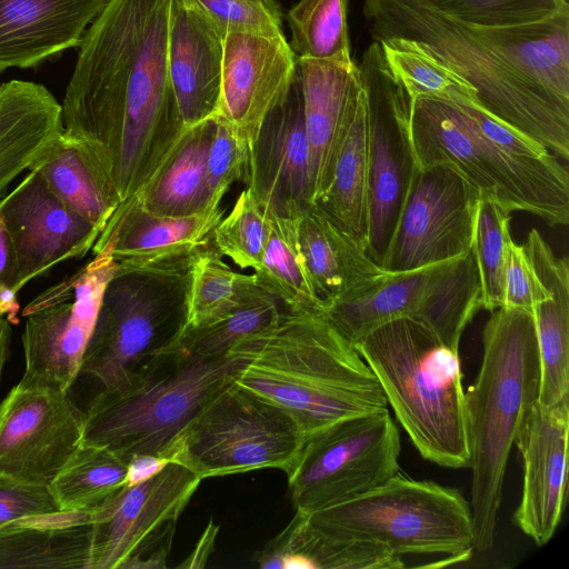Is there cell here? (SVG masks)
<instances>
[{
  "label": "cell",
  "mask_w": 569,
  "mask_h": 569,
  "mask_svg": "<svg viewBox=\"0 0 569 569\" xmlns=\"http://www.w3.org/2000/svg\"><path fill=\"white\" fill-rule=\"evenodd\" d=\"M172 0H107L84 31L61 104L63 131L102 167L122 202L189 128L168 67Z\"/></svg>",
  "instance_id": "1"
},
{
  "label": "cell",
  "mask_w": 569,
  "mask_h": 569,
  "mask_svg": "<svg viewBox=\"0 0 569 569\" xmlns=\"http://www.w3.org/2000/svg\"><path fill=\"white\" fill-rule=\"evenodd\" d=\"M373 41L426 44L477 91L480 110L569 158V14L513 27L447 16L427 0H363Z\"/></svg>",
  "instance_id": "2"
},
{
  "label": "cell",
  "mask_w": 569,
  "mask_h": 569,
  "mask_svg": "<svg viewBox=\"0 0 569 569\" xmlns=\"http://www.w3.org/2000/svg\"><path fill=\"white\" fill-rule=\"evenodd\" d=\"M229 352L243 359L233 381L287 411L306 440L348 418L388 409L377 378L323 312L287 310Z\"/></svg>",
  "instance_id": "3"
},
{
  "label": "cell",
  "mask_w": 569,
  "mask_h": 569,
  "mask_svg": "<svg viewBox=\"0 0 569 569\" xmlns=\"http://www.w3.org/2000/svg\"><path fill=\"white\" fill-rule=\"evenodd\" d=\"M482 330V359L465 391L471 469L475 549L495 540L510 450L538 401L540 363L533 317L507 307L491 311Z\"/></svg>",
  "instance_id": "4"
},
{
  "label": "cell",
  "mask_w": 569,
  "mask_h": 569,
  "mask_svg": "<svg viewBox=\"0 0 569 569\" xmlns=\"http://www.w3.org/2000/svg\"><path fill=\"white\" fill-rule=\"evenodd\" d=\"M353 346L420 456L440 467L469 468L458 350L411 318L390 321Z\"/></svg>",
  "instance_id": "5"
},
{
  "label": "cell",
  "mask_w": 569,
  "mask_h": 569,
  "mask_svg": "<svg viewBox=\"0 0 569 569\" xmlns=\"http://www.w3.org/2000/svg\"><path fill=\"white\" fill-rule=\"evenodd\" d=\"M242 365L232 352L200 357L170 347L122 385L93 396L82 443L106 448L127 463L137 456L168 459L178 435Z\"/></svg>",
  "instance_id": "6"
},
{
  "label": "cell",
  "mask_w": 569,
  "mask_h": 569,
  "mask_svg": "<svg viewBox=\"0 0 569 569\" xmlns=\"http://www.w3.org/2000/svg\"><path fill=\"white\" fill-rule=\"evenodd\" d=\"M410 133L419 167L449 166L509 212H528L550 227L568 224L569 174L556 156L515 157L480 130L466 106L435 99L411 100Z\"/></svg>",
  "instance_id": "7"
},
{
  "label": "cell",
  "mask_w": 569,
  "mask_h": 569,
  "mask_svg": "<svg viewBox=\"0 0 569 569\" xmlns=\"http://www.w3.org/2000/svg\"><path fill=\"white\" fill-rule=\"evenodd\" d=\"M300 525L322 535L376 541L405 556L470 558L475 528L470 503L455 488L416 480L400 471L351 499L302 513Z\"/></svg>",
  "instance_id": "8"
},
{
  "label": "cell",
  "mask_w": 569,
  "mask_h": 569,
  "mask_svg": "<svg viewBox=\"0 0 569 569\" xmlns=\"http://www.w3.org/2000/svg\"><path fill=\"white\" fill-rule=\"evenodd\" d=\"M189 267L139 270L116 266L79 377L96 381L98 391L110 390L172 347L186 326Z\"/></svg>",
  "instance_id": "9"
},
{
  "label": "cell",
  "mask_w": 569,
  "mask_h": 569,
  "mask_svg": "<svg viewBox=\"0 0 569 569\" xmlns=\"http://www.w3.org/2000/svg\"><path fill=\"white\" fill-rule=\"evenodd\" d=\"M306 441L287 411L232 380L187 423L168 459L201 480L260 469H279L287 477Z\"/></svg>",
  "instance_id": "10"
},
{
  "label": "cell",
  "mask_w": 569,
  "mask_h": 569,
  "mask_svg": "<svg viewBox=\"0 0 569 569\" xmlns=\"http://www.w3.org/2000/svg\"><path fill=\"white\" fill-rule=\"evenodd\" d=\"M400 451L388 409L348 418L311 437L287 476L295 511L312 512L380 486L400 471Z\"/></svg>",
  "instance_id": "11"
},
{
  "label": "cell",
  "mask_w": 569,
  "mask_h": 569,
  "mask_svg": "<svg viewBox=\"0 0 569 569\" xmlns=\"http://www.w3.org/2000/svg\"><path fill=\"white\" fill-rule=\"evenodd\" d=\"M358 67L367 102V252L382 268L418 168L411 99L391 76L379 42L369 44Z\"/></svg>",
  "instance_id": "12"
},
{
  "label": "cell",
  "mask_w": 569,
  "mask_h": 569,
  "mask_svg": "<svg viewBox=\"0 0 569 569\" xmlns=\"http://www.w3.org/2000/svg\"><path fill=\"white\" fill-rule=\"evenodd\" d=\"M76 273L37 296L22 310V385L71 391L116 262L106 243Z\"/></svg>",
  "instance_id": "13"
},
{
  "label": "cell",
  "mask_w": 569,
  "mask_h": 569,
  "mask_svg": "<svg viewBox=\"0 0 569 569\" xmlns=\"http://www.w3.org/2000/svg\"><path fill=\"white\" fill-rule=\"evenodd\" d=\"M201 481L169 462L152 478L124 487L92 523L89 569L167 568L177 522Z\"/></svg>",
  "instance_id": "14"
},
{
  "label": "cell",
  "mask_w": 569,
  "mask_h": 569,
  "mask_svg": "<svg viewBox=\"0 0 569 569\" xmlns=\"http://www.w3.org/2000/svg\"><path fill=\"white\" fill-rule=\"evenodd\" d=\"M479 198L478 190L456 169L418 166L382 268L410 271L468 252Z\"/></svg>",
  "instance_id": "15"
},
{
  "label": "cell",
  "mask_w": 569,
  "mask_h": 569,
  "mask_svg": "<svg viewBox=\"0 0 569 569\" xmlns=\"http://www.w3.org/2000/svg\"><path fill=\"white\" fill-rule=\"evenodd\" d=\"M84 422L71 391L18 382L0 403V477L49 486L82 445Z\"/></svg>",
  "instance_id": "16"
},
{
  "label": "cell",
  "mask_w": 569,
  "mask_h": 569,
  "mask_svg": "<svg viewBox=\"0 0 569 569\" xmlns=\"http://www.w3.org/2000/svg\"><path fill=\"white\" fill-rule=\"evenodd\" d=\"M0 212L12 244L9 286L16 293L52 267L84 257L101 233L68 209L36 169L0 199Z\"/></svg>",
  "instance_id": "17"
},
{
  "label": "cell",
  "mask_w": 569,
  "mask_h": 569,
  "mask_svg": "<svg viewBox=\"0 0 569 569\" xmlns=\"http://www.w3.org/2000/svg\"><path fill=\"white\" fill-rule=\"evenodd\" d=\"M297 70V58L284 33H227L213 118L249 150L267 117L287 100Z\"/></svg>",
  "instance_id": "18"
},
{
  "label": "cell",
  "mask_w": 569,
  "mask_h": 569,
  "mask_svg": "<svg viewBox=\"0 0 569 569\" xmlns=\"http://www.w3.org/2000/svg\"><path fill=\"white\" fill-rule=\"evenodd\" d=\"M569 399L553 406L538 401L527 412L515 439L522 461L516 525L538 546L555 535L565 508L568 475Z\"/></svg>",
  "instance_id": "19"
},
{
  "label": "cell",
  "mask_w": 569,
  "mask_h": 569,
  "mask_svg": "<svg viewBox=\"0 0 569 569\" xmlns=\"http://www.w3.org/2000/svg\"><path fill=\"white\" fill-rule=\"evenodd\" d=\"M309 173L310 150L297 70L287 100L267 117L248 150L244 183L267 210L300 218L312 206Z\"/></svg>",
  "instance_id": "20"
},
{
  "label": "cell",
  "mask_w": 569,
  "mask_h": 569,
  "mask_svg": "<svg viewBox=\"0 0 569 569\" xmlns=\"http://www.w3.org/2000/svg\"><path fill=\"white\" fill-rule=\"evenodd\" d=\"M223 214L218 207L183 217L156 216L130 198L111 216L92 251L108 243L116 266L122 269L188 267L212 242Z\"/></svg>",
  "instance_id": "21"
},
{
  "label": "cell",
  "mask_w": 569,
  "mask_h": 569,
  "mask_svg": "<svg viewBox=\"0 0 569 569\" xmlns=\"http://www.w3.org/2000/svg\"><path fill=\"white\" fill-rule=\"evenodd\" d=\"M303 120L310 150V199L329 187L362 81L349 59H297Z\"/></svg>",
  "instance_id": "22"
},
{
  "label": "cell",
  "mask_w": 569,
  "mask_h": 569,
  "mask_svg": "<svg viewBox=\"0 0 569 569\" xmlns=\"http://www.w3.org/2000/svg\"><path fill=\"white\" fill-rule=\"evenodd\" d=\"M107 0H0V73L78 47Z\"/></svg>",
  "instance_id": "23"
},
{
  "label": "cell",
  "mask_w": 569,
  "mask_h": 569,
  "mask_svg": "<svg viewBox=\"0 0 569 569\" xmlns=\"http://www.w3.org/2000/svg\"><path fill=\"white\" fill-rule=\"evenodd\" d=\"M223 59V38L184 0H172L168 67L186 128L216 116Z\"/></svg>",
  "instance_id": "24"
},
{
  "label": "cell",
  "mask_w": 569,
  "mask_h": 569,
  "mask_svg": "<svg viewBox=\"0 0 569 569\" xmlns=\"http://www.w3.org/2000/svg\"><path fill=\"white\" fill-rule=\"evenodd\" d=\"M522 247L549 293L533 305L540 385L538 402L553 406L569 399V262L557 257L538 230Z\"/></svg>",
  "instance_id": "25"
},
{
  "label": "cell",
  "mask_w": 569,
  "mask_h": 569,
  "mask_svg": "<svg viewBox=\"0 0 569 569\" xmlns=\"http://www.w3.org/2000/svg\"><path fill=\"white\" fill-rule=\"evenodd\" d=\"M62 130L61 104L44 86L24 80L0 84V199Z\"/></svg>",
  "instance_id": "26"
},
{
  "label": "cell",
  "mask_w": 569,
  "mask_h": 569,
  "mask_svg": "<svg viewBox=\"0 0 569 569\" xmlns=\"http://www.w3.org/2000/svg\"><path fill=\"white\" fill-rule=\"evenodd\" d=\"M433 264L385 271L365 287L327 305L323 313L352 345L379 327L400 319L421 322L427 313Z\"/></svg>",
  "instance_id": "27"
},
{
  "label": "cell",
  "mask_w": 569,
  "mask_h": 569,
  "mask_svg": "<svg viewBox=\"0 0 569 569\" xmlns=\"http://www.w3.org/2000/svg\"><path fill=\"white\" fill-rule=\"evenodd\" d=\"M299 242L312 286L325 307L386 271L313 204L299 218Z\"/></svg>",
  "instance_id": "28"
},
{
  "label": "cell",
  "mask_w": 569,
  "mask_h": 569,
  "mask_svg": "<svg viewBox=\"0 0 569 569\" xmlns=\"http://www.w3.org/2000/svg\"><path fill=\"white\" fill-rule=\"evenodd\" d=\"M32 169L71 211L103 231L120 206L119 196L98 161L63 130Z\"/></svg>",
  "instance_id": "29"
},
{
  "label": "cell",
  "mask_w": 569,
  "mask_h": 569,
  "mask_svg": "<svg viewBox=\"0 0 569 569\" xmlns=\"http://www.w3.org/2000/svg\"><path fill=\"white\" fill-rule=\"evenodd\" d=\"M212 130L213 118L186 131L156 174L132 197L146 211L183 217L212 209L207 176Z\"/></svg>",
  "instance_id": "30"
},
{
  "label": "cell",
  "mask_w": 569,
  "mask_h": 569,
  "mask_svg": "<svg viewBox=\"0 0 569 569\" xmlns=\"http://www.w3.org/2000/svg\"><path fill=\"white\" fill-rule=\"evenodd\" d=\"M367 186V102L362 86L338 154L331 182L313 206L366 250Z\"/></svg>",
  "instance_id": "31"
},
{
  "label": "cell",
  "mask_w": 569,
  "mask_h": 569,
  "mask_svg": "<svg viewBox=\"0 0 569 569\" xmlns=\"http://www.w3.org/2000/svg\"><path fill=\"white\" fill-rule=\"evenodd\" d=\"M267 293L254 274L231 269L211 242L198 252L188 270L184 329L219 321Z\"/></svg>",
  "instance_id": "32"
},
{
  "label": "cell",
  "mask_w": 569,
  "mask_h": 569,
  "mask_svg": "<svg viewBox=\"0 0 569 569\" xmlns=\"http://www.w3.org/2000/svg\"><path fill=\"white\" fill-rule=\"evenodd\" d=\"M92 523L19 526L0 531V569H89Z\"/></svg>",
  "instance_id": "33"
},
{
  "label": "cell",
  "mask_w": 569,
  "mask_h": 569,
  "mask_svg": "<svg viewBox=\"0 0 569 569\" xmlns=\"http://www.w3.org/2000/svg\"><path fill=\"white\" fill-rule=\"evenodd\" d=\"M253 274L259 287L281 300L288 311H325L300 248L299 218L269 211L268 241L261 264Z\"/></svg>",
  "instance_id": "34"
},
{
  "label": "cell",
  "mask_w": 569,
  "mask_h": 569,
  "mask_svg": "<svg viewBox=\"0 0 569 569\" xmlns=\"http://www.w3.org/2000/svg\"><path fill=\"white\" fill-rule=\"evenodd\" d=\"M379 43L391 76L411 100L435 99L480 110L476 89L426 44L405 38H388Z\"/></svg>",
  "instance_id": "35"
},
{
  "label": "cell",
  "mask_w": 569,
  "mask_h": 569,
  "mask_svg": "<svg viewBox=\"0 0 569 569\" xmlns=\"http://www.w3.org/2000/svg\"><path fill=\"white\" fill-rule=\"evenodd\" d=\"M128 463L110 450L82 443L49 488L60 511L100 509L126 487Z\"/></svg>",
  "instance_id": "36"
},
{
  "label": "cell",
  "mask_w": 569,
  "mask_h": 569,
  "mask_svg": "<svg viewBox=\"0 0 569 569\" xmlns=\"http://www.w3.org/2000/svg\"><path fill=\"white\" fill-rule=\"evenodd\" d=\"M348 8L349 0H298L286 16L296 58H351Z\"/></svg>",
  "instance_id": "37"
},
{
  "label": "cell",
  "mask_w": 569,
  "mask_h": 569,
  "mask_svg": "<svg viewBox=\"0 0 569 569\" xmlns=\"http://www.w3.org/2000/svg\"><path fill=\"white\" fill-rule=\"evenodd\" d=\"M288 555H300L311 569H400L403 558L376 541L322 535L303 528L297 516L283 529Z\"/></svg>",
  "instance_id": "38"
},
{
  "label": "cell",
  "mask_w": 569,
  "mask_h": 569,
  "mask_svg": "<svg viewBox=\"0 0 569 569\" xmlns=\"http://www.w3.org/2000/svg\"><path fill=\"white\" fill-rule=\"evenodd\" d=\"M510 212L491 199L480 197L475 222L472 251L477 261L482 309L503 307L506 271L511 243Z\"/></svg>",
  "instance_id": "39"
},
{
  "label": "cell",
  "mask_w": 569,
  "mask_h": 569,
  "mask_svg": "<svg viewBox=\"0 0 569 569\" xmlns=\"http://www.w3.org/2000/svg\"><path fill=\"white\" fill-rule=\"evenodd\" d=\"M269 234V211L249 188L238 197L233 208L212 232L217 251L240 269L257 271L261 264Z\"/></svg>",
  "instance_id": "40"
},
{
  "label": "cell",
  "mask_w": 569,
  "mask_h": 569,
  "mask_svg": "<svg viewBox=\"0 0 569 569\" xmlns=\"http://www.w3.org/2000/svg\"><path fill=\"white\" fill-rule=\"evenodd\" d=\"M281 313L278 300L267 293L219 321L184 329L172 347L200 357L224 356L242 339L274 325Z\"/></svg>",
  "instance_id": "41"
},
{
  "label": "cell",
  "mask_w": 569,
  "mask_h": 569,
  "mask_svg": "<svg viewBox=\"0 0 569 569\" xmlns=\"http://www.w3.org/2000/svg\"><path fill=\"white\" fill-rule=\"evenodd\" d=\"M427 1L447 16L483 27H513L569 14L567 0Z\"/></svg>",
  "instance_id": "42"
},
{
  "label": "cell",
  "mask_w": 569,
  "mask_h": 569,
  "mask_svg": "<svg viewBox=\"0 0 569 569\" xmlns=\"http://www.w3.org/2000/svg\"><path fill=\"white\" fill-rule=\"evenodd\" d=\"M222 38L230 32L283 33V13L276 0H184Z\"/></svg>",
  "instance_id": "43"
},
{
  "label": "cell",
  "mask_w": 569,
  "mask_h": 569,
  "mask_svg": "<svg viewBox=\"0 0 569 569\" xmlns=\"http://www.w3.org/2000/svg\"><path fill=\"white\" fill-rule=\"evenodd\" d=\"M247 163V147L224 123L213 118L207 160L210 208L220 207L222 198L234 182H244Z\"/></svg>",
  "instance_id": "44"
},
{
  "label": "cell",
  "mask_w": 569,
  "mask_h": 569,
  "mask_svg": "<svg viewBox=\"0 0 569 569\" xmlns=\"http://www.w3.org/2000/svg\"><path fill=\"white\" fill-rule=\"evenodd\" d=\"M60 511L49 488L0 477V530L31 517Z\"/></svg>",
  "instance_id": "45"
},
{
  "label": "cell",
  "mask_w": 569,
  "mask_h": 569,
  "mask_svg": "<svg viewBox=\"0 0 569 569\" xmlns=\"http://www.w3.org/2000/svg\"><path fill=\"white\" fill-rule=\"evenodd\" d=\"M549 293L539 280L522 244L511 243L506 271L503 307L531 313L533 305Z\"/></svg>",
  "instance_id": "46"
},
{
  "label": "cell",
  "mask_w": 569,
  "mask_h": 569,
  "mask_svg": "<svg viewBox=\"0 0 569 569\" xmlns=\"http://www.w3.org/2000/svg\"><path fill=\"white\" fill-rule=\"evenodd\" d=\"M169 459L157 456H137L128 462L126 487L141 483L158 475L168 463Z\"/></svg>",
  "instance_id": "47"
},
{
  "label": "cell",
  "mask_w": 569,
  "mask_h": 569,
  "mask_svg": "<svg viewBox=\"0 0 569 569\" xmlns=\"http://www.w3.org/2000/svg\"><path fill=\"white\" fill-rule=\"evenodd\" d=\"M218 526L211 519L206 530L203 531L199 542L197 543L193 552L179 568H201L206 565L207 559L213 551L214 540L218 532Z\"/></svg>",
  "instance_id": "48"
},
{
  "label": "cell",
  "mask_w": 569,
  "mask_h": 569,
  "mask_svg": "<svg viewBox=\"0 0 569 569\" xmlns=\"http://www.w3.org/2000/svg\"><path fill=\"white\" fill-rule=\"evenodd\" d=\"M12 269V244L0 212V298L10 290L9 279ZM12 290V289H11Z\"/></svg>",
  "instance_id": "49"
},
{
  "label": "cell",
  "mask_w": 569,
  "mask_h": 569,
  "mask_svg": "<svg viewBox=\"0 0 569 569\" xmlns=\"http://www.w3.org/2000/svg\"><path fill=\"white\" fill-rule=\"evenodd\" d=\"M11 336V323L6 318L0 317V379L4 365L9 359Z\"/></svg>",
  "instance_id": "50"
}]
</instances>
